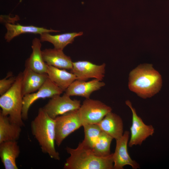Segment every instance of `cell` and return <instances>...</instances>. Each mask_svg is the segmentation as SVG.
I'll return each mask as SVG.
<instances>
[{"label": "cell", "mask_w": 169, "mask_h": 169, "mask_svg": "<svg viewBox=\"0 0 169 169\" xmlns=\"http://www.w3.org/2000/svg\"><path fill=\"white\" fill-rule=\"evenodd\" d=\"M16 76H13L12 73L8 72L6 77L0 80V95H2L12 86L16 80Z\"/></svg>", "instance_id": "obj_24"}, {"label": "cell", "mask_w": 169, "mask_h": 169, "mask_svg": "<svg viewBox=\"0 0 169 169\" xmlns=\"http://www.w3.org/2000/svg\"><path fill=\"white\" fill-rule=\"evenodd\" d=\"M23 72H20L11 88L0 97V111L3 115L8 116L11 122L21 127L24 126L22 113L23 96L21 90Z\"/></svg>", "instance_id": "obj_4"}, {"label": "cell", "mask_w": 169, "mask_h": 169, "mask_svg": "<svg viewBox=\"0 0 169 169\" xmlns=\"http://www.w3.org/2000/svg\"><path fill=\"white\" fill-rule=\"evenodd\" d=\"M79 110L83 125L99 123L108 113L112 111V109L100 100L90 98L84 101Z\"/></svg>", "instance_id": "obj_6"}, {"label": "cell", "mask_w": 169, "mask_h": 169, "mask_svg": "<svg viewBox=\"0 0 169 169\" xmlns=\"http://www.w3.org/2000/svg\"><path fill=\"white\" fill-rule=\"evenodd\" d=\"M71 72L76 76L77 79L87 81L94 78L102 81L105 77L106 64L97 65L88 61L73 62Z\"/></svg>", "instance_id": "obj_11"}, {"label": "cell", "mask_w": 169, "mask_h": 169, "mask_svg": "<svg viewBox=\"0 0 169 169\" xmlns=\"http://www.w3.org/2000/svg\"><path fill=\"white\" fill-rule=\"evenodd\" d=\"M162 84L161 75L151 64L139 65L129 74V90L143 99L151 98L158 93Z\"/></svg>", "instance_id": "obj_1"}, {"label": "cell", "mask_w": 169, "mask_h": 169, "mask_svg": "<svg viewBox=\"0 0 169 169\" xmlns=\"http://www.w3.org/2000/svg\"><path fill=\"white\" fill-rule=\"evenodd\" d=\"M84 137L82 142L92 148L102 131L97 124H87L83 125Z\"/></svg>", "instance_id": "obj_23"}, {"label": "cell", "mask_w": 169, "mask_h": 169, "mask_svg": "<svg viewBox=\"0 0 169 169\" xmlns=\"http://www.w3.org/2000/svg\"><path fill=\"white\" fill-rule=\"evenodd\" d=\"M83 34V32L67 33L56 35H52L49 33L40 34V39L41 42H48L52 44L54 48L63 50L68 44H72L74 38Z\"/></svg>", "instance_id": "obj_21"}, {"label": "cell", "mask_w": 169, "mask_h": 169, "mask_svg": "<svg viewBox=\"0 0 169 169\" xmlns=\"http://www.w3.org/2000/svg\"><path fill=\"white\" fill-rule=\"evenodd\" d=\"M55 120V143L58 146L69 135L83 125L79 109L58 116Z\"/></svg>", "instance_id": "obj_5"}, {"label": "cell", "mask_w": 169, "mask_h": 169, "mask_svg": "<svg viewBox=\"0 0 169 169\" xmlns=\"http://www.w3.org/2000/svg\"><path fill=\"white\" fill-rule=\"evenodd\" d=\"M130 134L129 131H125L121 137L116 140L115 148L113 153L114 169H123L126 165L130 166L133 169L140 168L139 164L131 158L128 151Z\"/></svg>", "instance_id": "obj_10"}, {"label": "cell", "mask_w": 169, "mask_h": 169, "mask_svg": "<svg viewBox=\"0 0 169 169\" xmlns=\"http://www.w3.org/2000/svg\"><path fill=\"white\" fill-rule=\"evenodd\" d=\"M31 128L42 152L48 154L51 158L59 160L60 155L55 146V119L50 117L43 108H40L37 115L31 122Z\"/></svg>", "instance_id": "obj_3"}, {"label": "cell", "mask_w": 169, "mask_h": 169, "mask_svg": "<svg viewBox=\"0 0 169 169\" xmlns=\"http://www.w3.org/2000/svg\"><path fill=\"white\" fill-rule=\"evenodd\" d=\"M21 127L11 122L8 116L0 112V143L18 140L21 131Z\"/></svg>", "instance_id": "obj_20"}, {"label": "cell", "mask_w": 169, "mask_h": 169, "mask_svg": "<svg viewBox=\"0 0 169 169\" xmlns=\"http://www.w3.org/2000/svg\"><path fill=\"white\" fill-rule=\"evenodd\" d=\"M5 27L7 32L4 38L6 41L8 42L15 37L23 33H30L41 34L45 33L59 32V30L48 29L32 25L23 26L18 23L15 24L7 23L5 24Z\"/></svg>", "instance_id": "obj_19"}, {"label": "cell", "mask_w": 169, "mask_h": 169, "mask_svg": "<svg viewBox=\"0 0 169 169\" xmlns=\"http://www.w3.org/2000/svg\"><path fill=\"white\" fill-rule=\"evenodd\" d=\"M66 150L70 156L64 165V169H114L113 153L105 157L97 156L82 141L76 148L67 147Z\"/></svg>", "instance_id": "obj_2"}, {"label": "cell", "mask_w": 169, "mask_h": 169, "mask_svg": "<svg viewBox=\"0 0 169 169\" xmlns=\"http://www.w3.org/2000/svg\"><path fill=\"white\" fill-rule=\"evenodd\" d=\"M63 91L48 78L36 92L26 95L23 97L22 117L25 120L28 119V112L32 105L40 99L51 98L60 95Z\"/></svg>", "instance_id": "obj_9"}, {"label": "cell", "mask_w": 169, "mask_h": 169, "mask_svg": "<svg viewBox=\"0 0 169 169\" xmlns=\"http://www.w3.org/2000/svg\"><path fill=\"white\" fill-rule=\"evenodd\" d=\"M105 85V83L97 79L86 81L76 79L73 82L65 91L69 96H77L90 98L94 92L100 90Z\"/></svg>", "instance_id": "obj_12"}, {"label": "cell", "mask_w": 169, "mask_h": 169, "mask_svg": "<svg viewBox=\"0 0 169 169\" xmlns=\"http://www.w3.org/2000/svg\"><path fill=\"white\" fill-rule=\"evenodd\" d=\"M48 78L47 74L39 73L25 67L23 72L21 83L23 96L37 91Z\"/></svg>", "instance_id": "obj_13"}, {"label": "cell", "mask_w": 169, "mask_h": 169, "mask_svg": "<svg viewBox=\"0 0 169 169\" xmlns=\"http://www.w3.org/2000/svg\"><path fill=\"white\" fill-rule=\"evenodd\" d=\"M126 105L131 110L132 114V125L130 127L131 136L128 143V146L141 145L147 138L152 136L154 128L151 125H147L137 114L136 111L129 100L125 101Z\"/></svg>", "instance_id": "obj_7"}, {"label": "cell", "mask_w": 169, "mask_h": 169, "mask_svg": "<svg viewBox=\"0 0 169 169\" xmlns=\"http://www.w3.org/2000/svg\"><path fill=\"white\" fill-rule=\"evenodd\" d=\"M63 50L55 48L45 49L42 50L44 61L48 65L71 70L73 62L70 57L66 55Z\"/></svg>", "instance_id": "obj_14"}, {"label": "cell", "mask_w": 169, "mask_h": 169, "mask_svg": "<svg viewBox=\"0 0 169 169\" xmlns=\"http://www.w3.org/2000/svg\"><path fill=\"white\" fill-rule=\"evenodd\" d=\"M81 105L80 100H72L64 93L62 96L57 95L51 98L43 108L50 117L55 119L68 112L79 109Z\"/></svg>", "instance_id": "obj_8"}, {"label": "cell", "mask_w": 169, "mask_h": 169, "mask_svg": "<svg viewBox=\"0 0 169 169\" xmlns=\"http://www.w3.org/2000/svg\"><path fill=\"white\" fill-rule=\"evenodd\" d=\"M47 74L49 79L63 92L77 79L76 76L71 72L48 65Z\"/></svg>", "instance_id": "obj_18"}, {"label": "cell", "mask_w": 169, "mask_h": 169, "mask_svg": "<svg viewBox=\"0 0 169 169\" xmlns=\"http://www.w3.org/2000/svg\"><path fill=\"white\" fill-rule=\"evenodd\" d=\"M40 39L35 38L32 42V52L26 60L25 67L40 74H47V64L44 61L42 54V44Z\"/></svg>", "instance_id": "obj_17"}, {"label": "cell", "mask_w": 169, "mask_h": 169, "mask_svg": "<svg viewBox=\"0 0 169 169\" xmlns=\"http://www.w3.org/2000/svg\"><path fill=\"white\" fill-rule=\"evenodd\" d=\"M113 139L110 136L102 131L92 148L94 153L101 157L110 155L111 154L110 145Z\"/></svg>", "instance_id": "obj_22"}, {"label": "cell", "mask_w": 169, "mask_h": 169, "mask_svg": "<svg viewBox=\"0 0 169 169\" xmlns=\"http://www.w3.org/2000/svg\"><path fill=\"white\" fill-rule=\"evenodd\" d=\"M97 124L102 131L115 140L120 138L124 134L122 120L120 116L112 111L108 113Z\"/></svg>", "instance_id": "obj_15"}, {"label": "cell", "mask_w": 169, "mask_h": 169, "mask_svg": "<svg viewBox=\"0 0 169 169\" xmlns=\"http://www.w3.org/2000/svg\"><path fill=\"white\" fill-rule=\"evenodd\" d=\"M20 153L16 141L0 143V157L5 169H18L16 159Z\"/></svg>", "instance_id": "obj_16"}]
</instances>
